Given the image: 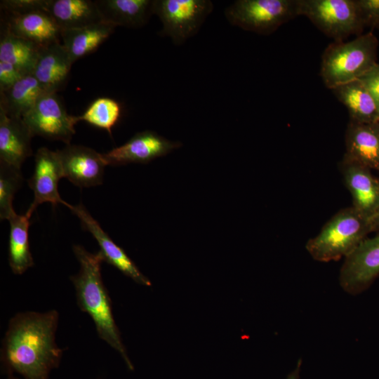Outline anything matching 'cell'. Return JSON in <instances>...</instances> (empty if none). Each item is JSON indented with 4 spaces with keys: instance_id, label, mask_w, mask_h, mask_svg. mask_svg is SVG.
Masks as SVG:
<instances>
[{
    "instance_id": "obj_28",
    "label": "cell",
    "mask_w": 379,
    "mask_h": 379,
    "mask_svg": "<svg viewBox=\"0 0 379 379\" xmlns=\"http://www.w3.org/2000/svg\"><path fill=\"white\" fill-rule=\"evenodd\" d=\"M364 27L379 29V0H356Z\"/></svg>"
},
{
    "instance_id": "obj_11",
    "label": "cell",
    "mask_w": 379,
    "mask_h": 379,
    "mask_svg": "<svg viewBox=\"0 0 379 379\" xmlns=\"http://www.w3.org/2000/svg\"><path fill=\"white\" fill-rule=\"evenodd\" d=\"M62 166L63 178L79 187L101 185L107 166L102 154L79 145H66L56 151Z\"/></svg>"
},
{
    "instance_id": "obj_15",
    "label": "cell",
    "mask_w": 379,
    "mask_h": 379,
    "mask_svg": "<svg viewBox=\"0 0 379 379\" xmlns=\"http://www.w3.org/2000/svg\"><path fill=\"white\" fill-rule=\"evenodd\" d=\"M73 62L61 42L41 46L33 71L46 93H56L65 85Z\"/></svg>"
},
{
    "instance_id": "obj_1",
    "label": "cell",
    "mask_w": 379,
    "mask_h": 379,
    "mask_svg": "<svg viewBox=\"0 0 379 379\" xmlns=\"http://www.w3.org/2000/svg\"><path fill=\"white\" fill-rule=\"evenodd\" d=\"M59 314L25 312L13 316L2 340L1 361L8 374L23 379H48L60 365L63 350L55 342Z\"/></svg>"
},
{
    "instance_id": "obj_7",
    "label": "cell",
    "mask_w": 379,
    "mask_h": 379,
    "mask_svg": "<svg viewBox=\"0 0 379 379\" xmlns=\"http://www.w3.org/2000/svg\"><path fill=\"white\" fill-rule=\"evenodd\" d=\"M210 0H154V14L162 23L161 36L180 46L194 36L212 13Z\"/></svg>"
},
{
    "instance_id": "obj_14",
    "label": "cell",
    "mask_w": 379,
    "mask_h": 379,
    "mask_svg": "<svg viewBox=\"0 0 379 379\" xmlns=\"http://www.w3.org/2000/svg\"><path fill=\"white\" fill-rule=\"evenodd\" d=\"M339 167L352 198V206L370 219L379 201V180L371 169L345 155Z\"/></svg>"
},
{
    "instance_id": "obj_26",
    "label": "cell",
    "mask_w": 379,
    "mask_h": 379,
    "mask_svg": "<svg viewBox=\"0 0 379 379\" xmlns=\"http://www.w3.org/2000/svg\"><path fill=\"white\" fill-rule=\"evenodd\" d=\"M121 107L115 100L102 97L93 100L81 115L74 116L76 123L85 121L104 129L112 136V129L120 118Z\"/></svg>"
},
{
    "instance_id": "obj_29",
    "label": "cell",
    "mask_w": 379,
    "mask_h": 379,
    "mask_svg": "<svg viewBox=\"0 0 379 379\" xmlns=\"http://www.w3.org/2000/svg\"><path fill=\"white\" fill-rule=\"evenodd\" d=\"M0 4L1 9L8 14L20 13L34 10L45 11V0H4L1 1Z\"/></svg>"
},
{
    "instance_id": "obj_13",
    "label": "cell",
    "mask_w": 379,
    "mask_h": 379,
    "mask_svg": "<svg viewBox=\"0 0 379 379\" xmlns=\"http://www.w3.org/2000/svg\"><path fill=\"white\" fill-rule=\"evenodd\" d=\"M34 170L27 180L34 192V201L29 207L32 213L41 204L49 202L53 207L62 204L67 206L60 196L58 182L63 178L61 163L57 152L40 147L35 154Z\"/></svg>"
},
{
    "instance_id": "obj_4",
    "label": "cell",
    "mask_w": 379,
    "mask_h": 379,
    "mask_svg": "<svg viewBox=\"0 0 379 379\" xmlns=\"http://www.w3.org/2000/svg\"><path fill=\"white\" fill-rule=\"evenodd\" d=\"M371 232L370 219L351 206L333 215L305 248L315 260L335 261L351 253Z\"/></svg>"
},
{
    "instance_id": "obj_9",
    "label": "cell",
    "mask_w": 379,
    "mask_h": 379,
    "mask_svg": "<svg viewBox=\"0 0 379 379\" xmlns=\"http://www.w3.org/2000/svg\"><path fill=\"white\" fill-rule=\"evenodd\" d=\"M379 277V233L366 238L345 258L339 274L341 288L350 295L368 289Z\"/></svg>"
},
{
    "instance_id": "obj_35",
    "label": "cell",
    "mask_w": 379,
    "mask_h": 379,
    "mask_svg": "<svg viewBox=\"0 0 379 379\" xmlns=\"http://www.w3.org/2000/svg\"><path fill=\"white\" fill-rule=\"evenodd\" d=\"M379 122V121H378Z\"/></svg>"
},
{
    "instance_id": "obj_21",
    "label": "cell",
    "mask_w": 379,
    "mask_h": 379,
    "mask_svg": "<svg viewBox=\"0 0 379 379\" xmlns=\"http://www.w3.org/2000/svg\"><path fill=\"white\" fill-rule=\"evenodd\" d=\"M331 91L347 108L350 121L361 124L379 121V105L359 80L340 85Z\"/></svg>"
},
{
    "instance_id": "obj_12",
    "label": "cell",
    "mask_w": 379,
    "mask_h": 379,
    "mask_svg": "<svg viewBox=\"0 0 379 379\" xmlns=\"http://www.w3.org/2000/svg\"><path fill=\"white\" fill-rule=\"evenodd\" d=\"M66 206L78 217L83 229L89 232L96 240L104 262L114 266L139 284L146 286L152 285L149 279L140 272L124 250L113 241L82 204L73 206L67 203Z\"/></svg>"
},
{
    "instance_id": "obj_27",
    "label": "cell",
    "mask_w": 379,
    "mask_h": 379,
    "mask_svg": "<svg viewBox=\"0 0 379 379\" xmlns=\"http://www.w3.org/2000/svg\"><path fill=\"white\" fill-rule=\"evenodd\" d=\"M20 169L0 162V218L9 220L16 213L13 201L16 192L22 184Z\"/></svg>"
},
{
    "instance_id": "obj_8",
    "label": "cell",
    "mask_w": 379,
    "mask_h": 379,
    "mask_svg": "<svg viewBox=\"0 0 379 379\" xmlns=\"http://www.w3.org/2000/svg\"><path fill=\"white\" fill-rule=\"evenodd\" d=\"M22 119L33 136L69 145L76 133L74 116L67 112L56 93L41 95Z\"/></svg>"
},
{
    "instance_id": "obj_24",
    "label": "cell",
    "mask_w": 379,
    "mask_h": 379,
    "mask_svg": "<svg viewBox=\"0 0 379 379\" xmlns=\"http://www.w3.org/2000/svg\"><path fill=\"white\" fill-rule=\"evenodd\" d=\"M44 93L33 74L25 75L0 91V109L9 116L22 118Z\"/></svg>"
},
{
    "instance_id": "obj_19",
    "label": "cell",
    "mask_w": 379,
    "mask_h": 379,
    "mask_svg": "<svg viewBox=\"0 0 379 379\" xmlns=\"http://www.w3.org/2000/svg\"><path fill=\"white\" fill-rule=\"evenodd\" d=\"M45 11L60 31L81 28L104 21L91 0H45Z\"/></svg>"
},
{
    "instance_id": "obj_6",
    "label": "cell",
    "mask_w": 379,
    "mask_h": 379,
    "mask_svg": "<svg viewBox=\"0 0 379 379\" xmlns=\"http://www.w3.org/2000/svg\"><path fill=\"white\" fill-rule=\"evenodd\" d=\"M300 15L334 41L359 36L365 28L356 0H300Z\"/></svg>"
},
{
    "instance_id": "obj_23",
    "label": "cell",
    "mask_w": 379,
    "mask_h": 379,
    "mask_svg": "<svg viewBox=\"0 0 379 379\" xmlns=\"http://www.w3.org/2000/svg\"><path fill=\"white\" fill-rule=\"evenodd\" d=\"M32 212L23 215L15 213L9 220L8 264L15 274H22L34 265L29 249V227Z\"/></svg>"
},
{
    "instance_id": "obj_18",
    "label": "cell",
    "mask_w": 379,
    "mask_h": 379,
    "mask_svg": "<svg viewBox=\"0 0 379 379\" xmlns=\"http://www.w3.org/2000/svg\"><path fill=\"white\" fill-rule=\"evenodd\" d=\"M345 154L349 159L379 171V122L348 123L345 132Z\"/></svg>"
},
{
    "instance_id": "obj_34",
    "label": "cell",
    "mask_w": 379,
    "mask_h": 379,
    "mask_svg": "<svg viewBox=\"0 0 379 379\" xmlns=\"http://www.w3.org/2000/svg\"><path fill=\"white\" fill-rule=\"evenodd\" d=\"M7 379H20L18 377H15L13 374H8Z\"/></svg>"
},
{
    "instance_id": "obj_33",
    "label": "cell",
    "mask_w": 379,
    "mask_h": 379,
    "mask_svg": "<svg viewBox=\"0 0 379 379\" xmlns=\"http://www.w3.org/2000/svg\"><path fill=\"white\" fill-rule=\"evenodd\" d=\"M301 364L302 360L300 359L295 369L288 375L286 379H299Z\"/></svg>"
},
{
    "instance_id": "obj_3",
    "label": "cell",
    "mask_w": 379,
    "mask_h": 379,
    "mask_svg": "<svg viewBox=\"0 0 379 379\" xmlns=\"http://www.w3.org/2000/svg\"><path fill=\"white\" fill-rule=\"evenodd\" d=\"M378 39L368 32L348 41H333L324 50L320 75L331 90L359 79L377 63Z\"/></svg>"
},
{
    "instance_id": "obj_5",
    "label": "cell",
    "mask_w": 379,
    "mask_h": 379,
    "mask_svg": "<svg viewBox=\"0 0 379 379\" xmlns=\"http://www.w3.org/2000/svg\"><path fill=\"white\" fill-rule=\"evenodd\" d=\"M233 26L269 35L300 15V0H237L225 10Z\"/></svg>"
},
{
    "instance_id": "obj_2",
    "label": "cell",
    "mask_w": 379,
    "mask_h": 379,
    "mask_svg": "<svg viewBox=\"0 0 379 379\" xmlns=\"http://www.w3.org/2000/svg\"><path fill=\"white\" fill-rule=\"evenodd\" d=\"M73 252L80 265L79 272L70 277L75 288L79 309L92 319L98 337L117 350L130 371H133L119 330L116 324L110 296L103 283L102 253H90L81 245H74Z\"/></svg>"
},
{
    "instance_id": "obj_25",
    "label": "cell",
    "mask_w": 379,
    "mask_h": 379,
    "mask_svg": "<svg viewBox=\"0 0 379 379\" xmlns=\"http://www.w3.org/2000/svg\"><path fill=\"white\" fill-rule=\"evenodd\" d=\"M41 48L5 29L0 40V61L14 65L25 75L33 74Z\"/></svg>"
},
{
    "instance_id": "obj_32",
    "label": "cell",
    "mask_w": 379,
    "mask_h": 379,
    "mask_svg": "<svg viewBox=\"0 0 379 379\" xmlns=\"http://www.w3.org/2000/svg\"><path fill=\"white\" fill-rule=\"evenodd\" d=\"M370 222L372 231L379 233V201L374 213L370 218Z\"/></svg>"
},
{
    "instance_id": "obj_20",
    "label": "cell",
    "mask_w": 379,
    "mask_h": 379,
    "mask_svg": "<svg viewBox=\"0 0 379 379\" xmlns=\"http://www.w3.org/2000/svg\"><path fill=\"white\" fill-rule=\"evenodd\" d=\"M104 21L128 28L144 26L154 14V0H96Z\"/></svg>"
},
{
    "instance_id": "obj_30",
    "label": "cell",
    "mask_w": 379,
    "mask_h": 379,
    "mask_svg": "<svg viewBox=\"0 0 379 379\" xmlns=\"http://www.w3.org/2000/svg\"><path fill=\"white\" fill-rule=\"evenodd\" d=\"M23 76L14 65L0 61V91L10 88Z\"/></svg>"
},
{
    "instance_id": "obj_10",
    "label": "cell",
    "mask_w": 379,
    "mask_h": 379,
    "mask_svg": "<svg viewBox=\"0 0 379 379\" xmlns=\"http://www.w3.org/2000/svg\"><path fill=\"white\" fill-rule=\"evenodd\" d=\"M182 144L145 131L135 133L124 145L102 154L107 166H118L131 163L147 164L180 148Z\"/></svg>"
},
{
    "instance_id": "obj_31",
    "label": "cell",
    "mask_w": 379,
    "mask_h": 379,
    "mask_svg": "<svg viewBox=\"0 0 379 379\" xmlns=\"http://www.w3.org/2000/svg\"><path fill=\"white\" fill-rule=\"evenodd\" d=\"M358 80L364 85L379 105V63L375 64Z\"/></svg>"
},
{
    "instance_id": "obj_16",
    "label": "cell",
    "mask_w": 379,
    "mask_h": 379,
    "mask_svg": "<svg viewBox=\"0 0 379 379\" xmlns=\"http://www.w3.org/2000/svg\"><path fill=\"white\" fill-rule=\"evenodd\" d=\"M33 135L22 118L6 114L0 109V162L20 169L32 155Z\"/></svg>"
},
{
    "instance_id": "obj_17",
    "label": "cell",
    "mask_w": 379,
    "mask_h": 379,
    "mask_svg": "<svg viewBox=\"0 0 379 379\" xmlns=\"http://www.w3.org/2000/svg\"><path fill=\"white\" fill-rule=\"evenodd\" d=\"M6 29L41 46L60 42L61 31L44 10L8 14Z\"/></svg>"
},
{
    "instance_id": "obj_22",
    "label": "cell",
    "mask_w": 379,
    "mask_h": 379,
    "mask_svg": "<svg viewBox=\"0 0 379 379\" xmlns=\"http://www.w3.org/2000/svg\"><path fill=\"white\" fill-rule=\"evenodd\" d=\"M116 26L102 21L86 27L61 31L62 44L73 63L98 48L113 33Z\"/></svg>"
}]
</instances>
